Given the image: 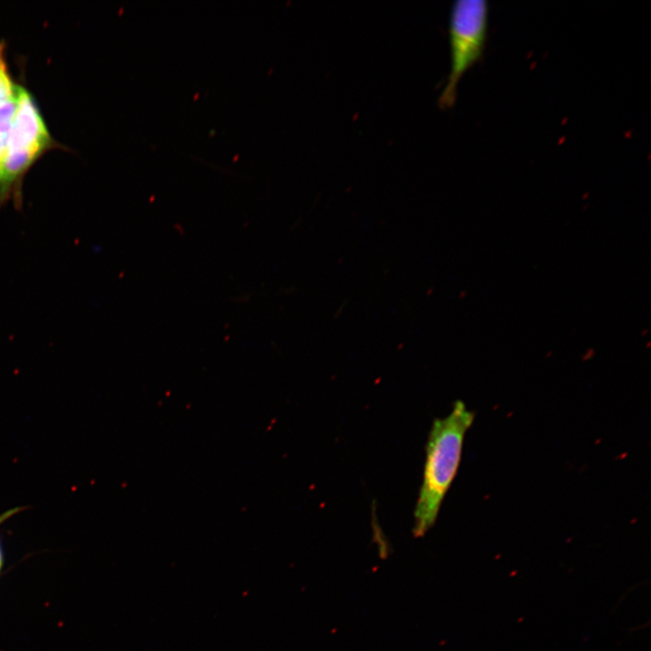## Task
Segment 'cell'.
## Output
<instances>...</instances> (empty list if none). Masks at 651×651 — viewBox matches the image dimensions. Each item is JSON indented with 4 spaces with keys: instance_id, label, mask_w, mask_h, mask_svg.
Wrapping results in <instances>:
<instances>
[{
    "instance_id": "cell-1",
    "label": "cell",
    "mask_w": 651,
    "mask_h": 651,
    "mask_svg": "<svg viewBox=\"0 0 651 651\" xmlns=\"http://www.w3.org/2000/svg\"><path fill=\"white\" fill-rule=\"evenodd\" d=\"M475 414L457 401L448 415L433 421L426 446V460L414 509L412 533L423 536L435 524L440 506L459 467L464 439Z\"/></svg>"
},
{
    "instance_id": "cell-2",
    "label": "cell",
    "mask_w": 651,
    "mask_h": 651,
    "mask_svg": "<svg viewBox=\"0 0 651 651\" xmlns=\"http://www.w3.org/2000/svg\"><path fill=\"white\" fill-rule=\"evenodd\" d=\"M52 145L51 135L34 99L25 89L18 86L16 109L0 168V207L13 201L17 209L21 208L24 176Z\"/></svg>"
},
{
    "instance_id": "cell-3",
    "label": "cell",
    "mask_w": 651,
    "mask_h": 651,
    "mask_svg": "<svg viewBox=\"0 0 651 651\" xmlns=\"http://www.w3.org/2000/svg\"><path fill=\"white\" fill-rule=\"evenodd\" d=\"M489 6L486 0H458L451 6L448 40L450 70L438 99L441 108L453 106L463 75L482 57L488 33Z\"/></svg>"
},
{
    "instance_id": "cell-4",
    "label": "cell",
    "mask_w": 651,
    "mask_h": 651,
    "mask_svg": "<svg viewBox=\"0 0 651 651\" xmlns=\"http://www.w3.org/2000/svg\"><path fill=\"white\" fill-rule=\"evenodd\" d=\"M5 44L0 42V107L14 99L18 86L12 80L5 58Z\"/></svg>"
},
{
    "instance_id": "cell-5",
    "label": "cell",
    "mask_w": 651,
    "mask_h": 651,
    "mask_svg": "<svg viewBox=\"0 0 651 651\" xmlns=\"http://www.w3.org/2000/svg\"><path fill=\"white\" fill-rule=\"evenodd\" d=\"M16 109V98L0 107V168L5 156L8 136Z\"/></svg>"
},
{
    "instance_id": "cell-6",
    "label": "cell",
    "mask_w": 651,
    "mask_h": 651,
    "mask_svg": "<svg viewBox=\"0 0 651 651\" xmlns=\"http://www.w3.org/2000/svg\"><path fill=\"white\" fill-rule=\"evenodd\" d=\"M17 510H20V509H13V510H11V511H8V512L1 514V515H0V523H1L2 521H5V520L6 518H8L9 516L13 515L14 513H15ZM1 566H2V552H1V548H0V569H1Z\"/></svg>"
}]
</instances>
